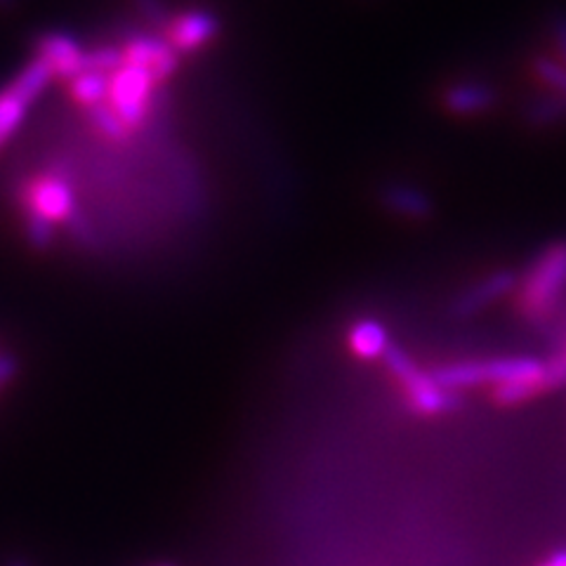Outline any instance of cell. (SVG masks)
<instances>
[{
	"mask_svg": "<svg viewBox=\"0 0 566 566\" xmlns=\"http://www.w3.org/2000/svg\"><path fill=\"white\" fill-rule=\"evenodd\" d=\"M566 293V239L551 243L528 264L517 286V310L526 322H545Z\"/></svg>",
	"mask_w": 566,
	"mask_h": 566,
	"instance_id": "6da1fadb",
	"label": "cell"
},
{
	"mask_svg": "<svg viewBox=\"0 0 566 566\" xmlns=\"http://www.w3.org/2000/svg\"><path fill=\"white\" fill-rule=\"evenodd\" d=\"M526 120L536 128H555L566 123V102L553 93H541L526 106Z\"/></svg>",
	"mask_w": 566,
	"mask_h": 566,
	"instance_id": "7a4b0ae2",
	"label": "cell"
},
{
	"mask_svg": "<svg viewBox=\"0 0 566 566\" xmlns=\"http://www.w3.org/2000/svg\"><path fill=\"white\" fill-rule=\"evenodd\" d=\"M536 81L543 85L545 93H553L566 102V66L553 55H541L531 64Z\"/></svg>",
	"mask_w": 566,
	"mask_h": 566,
	"instance_id": "3957f363",
	"label": "cell"
},
{
	"mask_svg": "<svg viewBox=\"0 0 566 566\" xmlns=\"http://www.w3.org/2000/svg\"><path fill=\"white\" fill-rule=\"evenodd\" d=\"M29 104H24L20 97L6 91L0 95V147L12 137V133L20 128V123L27 116Z\"/></svg>",
	"mask_w": 566,
	"mask_h": 566,
	"instance_id": "277c9868",
	"label": "cell"
},
{
	"mask_svg": "<svg viewBox=\"0 0 566 566\" xmlns=\"http://www.w3.org/2000/svg\"><path fill=\"white\" fill-rule=\"evenodd\" d=\"M547 31H551V43L555 60L566 66V10L555 12L551 17V24H547Z\"/></svg>",
	"mask_w": 566,
	"mask_h": 566,
	"instance_id": "5b68a950",
	"label": "cell"
},
{
	"mask_svg": "<svg viewBox=\"0 0 566 566\" xmlns=\"http://www.w3.org/2000/svg\"><path fill=\"white\" fill-rule=\"evenodd\" d=\"M17 370H20L17 361L12 357H8V354H3V357H0V387L8 385L17 376Z\"/></svg>",
	"mask_w": 566,
	"mask_h": 566,
	"instance_id": "8992f818",
	"label": "cell"
},
{
	"mask_svg": "<svg viewBox=\"0 0 566 566\" xmlns=\"http://www.w3.org/2000/svg\"><path fill=\"white\" fill-rule=\"evenodd\" d=\"M538 566H566V551H557L547 559H543Z\"/></svg>",
	"mask_w": 566,
	"mask_h": 566,
	"instance_id": "52a82bcc",
	"label": "cell"
},
{
	"mask_svg": "<svg viewBox=\"0 0 566 566\" xmlns=\"http://www.w3.org/2000/svg\"><path fill=\"white\" fill-rule=\"evenodd\" d=\"M6 566H31V564L24 562V559H10Z\"/></svg>",
	"mask_w": 566,
	"mask_h": 566,
	"instance_id": "ba28073f",
	"label": "cell"
},
{
	"mask_svg": "<svg viewBox=\"0 0 566 566\" xmlns=\"http://www.w3.org/2000/svg\"><path fill=\"white\" fill-rule=\"evenodd\" d=\"M6 6H12V0H0V8H6Z\"/></svg>",
	"mask_w": 566,
	"mask_h": 566,
	"instance_id": "9c48e42d",
	"label": "cell"
}]
</instances>
